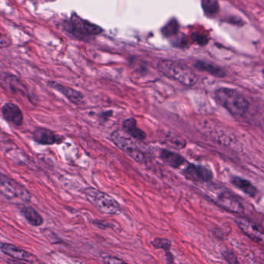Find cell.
<instances>
[{
	"mask_svg": "<svg viewBox=\"0 0 264 264\" xmlns=\"http://www.w3.org/2000/svg\"><path fill=\"white\" fill-rule=\"evenodd\" d=\"M215 100L219 105L225 108L232 116L238 117L244 116L250 108V102L244 95L237 90L229 88H220L216 90Z\"/></svg>",
	"mask_w": 264,
	"mask_h": 264,
	"instance_id": "obj_1",
	"label": "cell"
},
{
	"mask_svg": "<svg viewBox=\"0 0 264 264\" xmlns=\"http://www.w3.org/2000/svg\"><path fill=\"white\" fill-rule=\"evenodd\" d=\"M157 68L163 75L177 81L183 86L191 87L197 83V76L195 72L185 64L164 60L158 62Z\"/></svg>",
	"mask_w": 264,
	"mask_h": 264,
	"instance_id": "obj_2",
	"label": "cell"
},
{
	"mask_svg": "<svg viewBox=\"0 0 264 264\" xmlns=\"http://www.w3.org/2000/svg\"><path fill=\"white\" fill-rule=\"evenodd\" d=\"M84 193L88 202L101 213L106 215H116L121 212V207L118 202L106 193L91 187L86 188Z\"/></svg>",
	"mask_w": 264,
	"mask_h": 264,
	"instance_id": "obj_3",
	"label": "cell"
},
{
	"mask_svg": "<svg viewBox=\"0 0 264 264\" xmlns=\"http://www.w3.org/2000/svg\"><path fill=\"white\" fill-rule=\"evenodd\" d=\"M0 194L11 202L27 203L31 199V193L14 179L0 174Z\"/></svg>",
	"mask_w": 264,
	"mask_h": 264,
	"instance_id": "obj_4",
	"label": "cell"
},
{
	"mask_svg": "<svg viewBox=\"0 0 264 264\" xmlns=\"http://www.w3.org/2000/svg\"><path fill=\"white\" fill-rule=\"evenodd\" d=\"M64 30L76 38H91L102 32V29L96 24L83 20L77 14H73L68 21L64 23Z\"/></svg>",
	"mask_w": 264,
	"mask_h": 264,
	"instance_id": "obj_5",
	"label": "cell"
},
{
	"mask_svg": "<svg viewBox=\"0 0 264 264\" xmlns=\"http://www.w3.org/2000/svg\"><path fill=\"white\" fill-rule=\"evenodd\" d=\"M209 197L219 207L235 214L241 215L244 213L243 204L228 189H220L214 187L209 188Z\"/></svg>",
	"mask_w": 264,
	"mask_h": 264,
	"instance_id": "obj_6",
	"label": "cell"
},
{
	"mask_svg": "<svg viewBox=\"0 0 264 264\" xmlns=\"http://www.w3.org/2000/svg\"><path fill=\"white\" fill-rule=\"evenodd\" d=\"M111 141L113 142L120 150L131 157L138 164L146 162V155L139 148V146L131 138L126 136L121 131H113L110 135Z\"/></svg>",
	"mask_w": 264,
	"mask_h": 264,
	"instance_id": "obj_7",
	"label": "cell"
},
{
	"mask_svg": "<svg viewBox=\"0 0 264 264\" xmlns=\"http://www.w3.org/2000/svg\"><path fill=\"white\" fill-rule=\"evenodd\" d=\"M183 175L187 180L200 184L210 182L214 177L213 172L209 168L195 164L187 165L183 170Z\"/></svg>",
	"mask_w": 264,
	"mask_h": 264,
	"instance_id": "obj_8",
	"label": "cell"
},
{
	"mask_svg": "<svg viewBox=\"0 0 264 264\" xmlns=\"http://www.w3.org/2000/svg\"><path fill=\"white\" fill-rule=\"evenodd\" d=\"M240 230L248 236L253 241L257 243H264V234L257 225L246 219L239 218L236 220Z\"/></svg>",
	"mask_w": 264,
	"mask_h": 264,
	"instance_id": "obj_9",
	"label": "cell"
},
{
	"mask_svg": "<svg viewBox=\"0 0 264 264\" xmlns=\"http://www.w3.org/2000/svg\"><path fill=\"white\" fill-rule=\"evenodd\" d=\"M33 139L42 145H53L62 141V137L47 128L38 127L33 132Z\"/></svg>",
	"mask_w": 264,
	"mask_h": 264,
	"instance_id": "obj_10",
	"label": "cell"
},
{
	"mask_svg": "<svg viewBox=\"0 0 264 264\" xmlns=\"http://www.w3.org/2000/svg\"><path fill=\"white\" fill-rule=\"evenodd\" d=\"M2 114L4 120L14 127H20L23 123V113L18 105L12 102L4 104L2 107Z\"/></svg>",
	"mask_w": 264,
	"mask_h": 264,
	"instance_id": "obj_11",
	"label": "cell"
},
{
	"mask_svg": "<svg viewBox=\"0 0 264 264\" xmlns=\"http://www.w3.org/2000/svg\"><path fill=\"white\" fill-rule=\"evenodd\" d=\"M49 86L52 88L57 90L58 92L61 93L64 96L66 97L68 100L75 105H81L84 101V95L78 90L74 89L72 88L63 86L54 82H50Z\"/></svg>",
	"mask_w": 264,
	"mask_h": 264,
	"instance_id": "obj_12",
	"label": "cell"
},
{
	"mask_svg": "<svg viewBox=\"0 0 264 264\" xmlns=\"http://www.w3.org/2000/svg\"><path fill=\"white\" fill-rule=\"evenodd\" d=\"M0 248L3 254L12 257L13 259L26 261V262H32L33 261L32 254L15 245L10 244V243H2L0 246Z\"/></svg>",
	"mask_w": 264,
	"mask_h": 264,
	"instance_id": "obj_13",
	"label": "cell"
},
{
	"mask_svg": "<svg viewBox=\"0 0 264 264\" xmlns=\"http://www.w3.org/2000/svg\"><path fill=\"white\" fill-rule=\"evenodd\" d=\"M123 130L132 139L139 141H143L146 138V132L137 127V123L135 119L129 118L124 120L123 123Z\"/></svg>",
	"mask_w": 264,
	"mask_h": 264,
	"instance_id": "obj_14",
	"label": "cell"
},
{
	"mask_svg": "<svg viewBox=\"0 0 264 264\" xmlns=\"http://www.w3.org/2000/svg\"><path fill=\"white\" fill-rule=\"evenodd\" d=\"M159 157L164 164L173 168H180L186 162L184 157L182 156L167 149H162L161 150Z\"/></svg>",
	"mask_w": 264,
	"mask_h": 264,
	"instance_id": "obj_15",
	"label": "cell"
},
{
	"mask_svg": "<svg viewBox=\"0 0 264 264\" xmlns=\"http://www.w3.org/2000/svg\"><path fill=\"white\" fill-rule=\"evenodd\" d=\"M20 211L23 217L33 226L38 227L43 225V217L34 208L27 206V205H22L20 206Z\"/></svg>",
	"mask_w": 264,
	"mask_h": 264,
	"instance_id": "obj_16",
	"label": "cell"
},
{
	"mask_svg": "<svg viewBox=\"0 0 264 264\" xmlns=\"http://www.w3.org/2000/svg\"><path fill=\"white\" fill-rule=\"evenodd\" d=\"M231 183L236 188L243 191L250 197H255L258 192L257 187L252 184L250 180H246L243 177L234 176L231 177Z\"/></svg>",
	"mask_w": 264,
	"mask_h": 264,
	"instance_id": "obj_17",
	"label": "cell"
},
{
	"mask_svg": "<svg viewBox=\"0 0 264 264\" xmlns=\"http://www.w3.org/2000/svg\"><path fill=\"white\" fill-rule=\"evenodd\" d=\"M195 67L199 70L204 71V72H208L213 76H216V77L223 78L226 75L225 71L220 67L210 64V63L205 62V61H198L195 64Z\"/></svg>",
	"mask_w": 264,
	"mask_h": 264,
	"instance_id": "obj_18",
	"label": "cell"
},
{
	"mask_svg": "<svg viewBox=\"0 0 264 264\" xmlns=\"http://www.w3.org/2000/svg\"><path fill=\"white\" fill-rule=\"evenodd\" d=\"M153 247L157 250H163L166 252L167 260L168 263H174L173 256L170 254V250L172 248V242L166 238H155L151 242Z\"/></svg>",
	"mask_w": 264,
	"mask_h": 264,
	"instance_id": "obj_19",
	"label": "cell"
},
{
	"mask_svg": "<svg viewBox=\"0 0 264 264\" xmlns=\"http://www.w3.org/2000/svg\"><path fill=\"white\" fill-rule=\"evenodd\" d=\"M202 9L208 16H214L219 11V4L217 0H202Z\"/></svg>",
	"mask_w": 264,
	"mask_h": 264,
	"instance_id": "obj_20",
	"label": "cell"
},
{
	"mask_svg": "<svg viewBox=\"0 0 264 264\" xmlns=\"http://www.w3.org/2000/svg\"><path fill=\"white\" fill-rule=\"evenodd\" d=\"M177 23L175 21H172L170 23L169 25H167L166 27H164V34L166 36H171V35H174L177 32Z\"/></svg>",
	"mask_w": 264,
	"mask_h": 264,
	"instance_id": "obj_21",
	"label": "cell"
},
{
	"mask_svg": "<svg viewBox=\"0 0 264 264\" xmlns=\"http://www.w3.org/2000/svg\"><path fill=\"white\" fill-rule=\"evenodd\" d=\"M10 44V39L8 34L0 29V48L5 47Z\"/></svg>",
	"mask_w": 264,
	"mask_h": 264,
	"instance_id": "obj_22",
	"label": "cell"
},
{
	"mask_svg": "<svg viewBox=\"0 0 264 264\" xmlns=\"http://www.w3.org/2000/svg\"><path fill=\"white\" fill-rule=\"evenodd\" d=\"M102 260L106 264H124L125 263L119 257H113V256H104Z\"/></svg>",
	"mask_w": 264,
	"mask_h": 264,
	"instance_id": "obj_23",
	"label": "cell"
},
{
	"mask_svg": "<svg viewBox=\"0 0 264 264\" xmlns=\"http://www.w3.org/2000/svg\"><path fill=\"white\" fill-rule=\"evenodd\" d=\"M224 259L227 261V262L230 263V264H238L237 259H236V256L232 253V252H227L222 254Z\"/></svg>",
	"mask_w": 264,
	"mask_h": 264,
	"instance_id": "obj_24",
	"label": "cell"
}]
</instances>
